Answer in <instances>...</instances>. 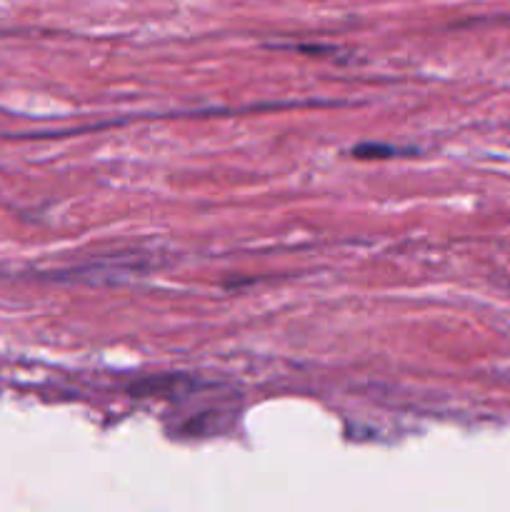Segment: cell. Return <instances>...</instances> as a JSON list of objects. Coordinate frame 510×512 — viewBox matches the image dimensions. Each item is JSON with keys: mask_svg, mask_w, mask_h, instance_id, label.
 Instances as JSON below:
<instances>
[{"mask_svg": "<svg viewBox=\"0 0 510 512\" xmlns=\"http://www.w3.org/2000/svg\"><path fill=\"white\" fill-rule=\"evenodd\" d=\"M400 150L395 145H380V143H363V145H355L353 155L355 158H393L398 155Z\"/></svg>", "mask_w": 510, "mask_h": 512, "instance_id": "1", "label": "cell"}]
</instances>
